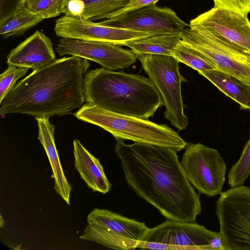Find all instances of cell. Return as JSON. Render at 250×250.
Returning a JSON list of instances; mask_svg holds the SVG:
<instances>
[{
	"label": "cell",
	"instance_id": "cell-1",
	"mask_svg": "<svg viewBox=\"0 0 250 250\" xmlns=\"http://www.w3.org/2000/svg\"><path fill=\"white\" fill-rule=\"evenodd\" d=\"M116 141L115 153L133 191L167 219L195 222L202 211L200 197L187 179L177 152L167 147Z\"/></svg>",
	"mask_w": 250,
	"mask_h": 250
},
{
	"label": "cell",
	"instance_id": "cell-2",
	"mask_svg": "<svg viewBox=\"0 0 250 250\" xmlns=\"http://www.w3.org/2000/svg\"><path fill=\"white\" fill-rule=\"evenodd\" d=\"M89 65L88 60L71 56L33 70L3 100L0 114L50 118L71 114L85 101L83 82Z\"/></svg>",
	"mask_w": 250,
	"mask_h": 250
},
{
	"label": "cell",
	"instance_id": "cell-3",
	"mask_svg": "<svg viewBox=\"0 0 250 250\" xmlns=\"http://www.w3.org/2000/svg\"><path fill=\"white\" fill-rule=\"evenodd\" d=\"M83 90L86 103L144 120L153 117L163 105L161 94L149 78L103 67L86 73Z\"/></svg>",
	"mask_w": 250,
	"mask_h": 250
},
{
	"label": "cell",
	"instance_id": "cell-4",
	"mask_svg": "<svg viewBox=\"0 0 250 250\" xmlns=\"http://www.w3.org/2000/svg\"><path fill=\"white\" fill-rule=\"evenodd\" d=\"M74 115L78 120L104 129L115 139L167 147L177 152L188 145L177 132L167 125L117 114L94 104L86 103Z\"/></svg>",
	"mask_w": 250,
	"mask_h": 250
},
{
	"label": "cell",
	"instance_id": "cell-5",
	"mask_svg": "<svg viewBox=\"0 0 250 250\" xmlns=\"http://www.w3.org/2000/svg\"><path fill=\"white\" fill-rule=\"evenodd\" d=\"M136 56L161 94L165 117L179 130L186 129L188 120L184 113L181 84L186 80L179 71V62L170 55L142 53Z\"/></svg>",
	"mask_w": 250,
	"mask_h": 250
},
{
	"label": "cell",
	"instance_id": "cell-6",
	"mask_svg": "<svg viewBox=\"0 0 250 250\" xmlns=\"http://www.w3.org/2000/svg\"><path fill=\"white\" fill-rule=\"evenodd\" d=\"M87 221L80 239L119 250L137 249L148 229L144 222L106 209L94 208L88 215Z\"/></svg>",
	"mask_w": 250,
	"mask_h": 250
},
{
	"label": "cell",
	"instance_id": "cell-7",
	"mask_svg": "<svg viewBox=\"0 0 250 250\" xmlns=\"http://www.w3.org/2000/svg\"><path fill=\"white\" fill-rule=\"evenodd\" d=\"M215 207L225 249L250 250V188L242 185L223 192Z\"/></svg>",
	"mask_w": 250,
	"mask_h": 250
},
{
	"label": "cell",
	"instance_id": "cell-8",
	"mask_svg": "<svg viewBox=\"0 0 250 250\" xmlns=\"http://www.w3.org/2000/svg\"><path fill=\"white\" fill-rule=\"evenodd\" d=\"M180 37L208 59L217 69L250 86V54L208 32L193 27L185 28L180 34Z\"/></svg>",
	"mask_w": 250,
	"mask_h": 250
},
{
	"label": "cell",
	"instance_id": "cell-9",
	"mask_svg": "<svg viewBox=\"0 0 250 250\" xmlns=\"http://www.w3.org/2000/svg\"><path fill=\"white\" fill-rule=\"evenodd\" d=\"M181 164L186 177L200 194L220 195L227 166L219 151L201 143L188 144Z\"/></svg>",
	"mask_w": 250,
	"mask_h": 250
},
{
	"label": "cell",
	"instance_id": "cell-10",
	"mask_svg": "<svg viewBox=\"0 0 250 250\" xmlns=\"http://www.w3.org/2000/svg\"><path fill=\"white\" fill-rule=\"evenodd\" d=\"M142 242L191 249L226 250L219 232L195 222L167 219L152 228H148Z\"/></svg>",
	"mask_w": 250,
	"mask_h": 250
},
{
	"label": "cell",
	"instance_id": "cell-11",
	"mask_svg": "<svg viewBox=\"0 0 250 250\" xmlns=\"http://www.w3.org/2000/svg\"><path fill=\"white\" fill-rule=\"evenodd\" d=\"M101 25L153 35L180 34L188 26L172 9L152 4L99 22Z\"/></svg>",
	"mask_w": 250,
	"mask_h": 250
},
{
	"label": "cell",
	"instance_id": "cell-12",
	"mask_svg": "<svg viewBox=\"0 0 250 250\" xmlns=\"http://www.w3.org/2000/svg\"><path fill=\"white\" fill-rule=\"evenodd\" d=\"M189 26L208 32L243 52L250 54V21L246 15L213 7L192 20Z\"/></svg>",
	"mask_w": 250,
	"mask_h": 250
},
{
	"label": "cell",
	"instance_id": "cell-13",
	"mask_svg": "<svg viewBox=\"0 0 250 250\" xmlns=\"http://www.w3.org/2000/svg\"><path fill=\"white\" fill-rule=\"evenodd\" d=\"M60 56L71 55L86 59L114 70L125 69L136 62V54L132 50L112 43L62 38L55 47Z\"/></svg>",
	"mask_w": 250,
	"mask_h": 250
},
{
	"label": "cell",
	"instance_id": "cell-14",
	"mask_svg": "<svg viewBox=\"0 0 250 250\" xmlns=\"http://www.w3.org/2000/svg\"><path fill=\"white\" fill-rule=\"evenodd\" d=\"M57 36L62 38L99 41L125 45L128 42L153 35L147 32L104 26L79 17L64 15L56 21Z\"/></svg>",
	"mask_w": 250,
	"mask_h": 250
},
{
	"label": "cell",
	"instance_id": "cell-15",
	"mask_svg": "<svg viewBox=\"0 0 250 250\" xmlns=\"http://www.w3.org/2000/svg\"><path fill=\"white\" fill-rule=\"evenodd\" d=\"M56 60L51 40L37 31L10 52L7 63L33 71Z\"/></svg>",
	"mask_w": 250,
	"mask_h": 250
},
{
	"label": "cell",
	"instance_id": "cell-16",
	"mask_svg": "<svg viewBox=\"0 0 250 250\" xmlns=\"http://www.w3.org/2000/svg\"><path fill=\"white\" fill-rule=\"evenodd\" d=\"M35 119L38 126V139L45 151L53 172L54 189L69 205L72 188L63 172L56 147L54 136L55 126L50 122L49 117H37Z\"/></svg>",
	"mask_w": 250,
	"mask_h": 250
},
{
	"label": "cell",
	"instance_id": "cell-17",
	"mask_svg": "<svg viewBox=\"0 0 250 250\" xmlns=\"http://www.w3.org/2000/svg\"><path fill=\"white\" fill-rule=\"evenodd\" d=\"M73 153L75 167L87 187L94 192L104 194L109 192L111 184L99 159L91 154L78 139L73 141Z\"/></svg>",
	"mask_w": 250,
	"mask_h": 250
},
{
	"label": "cell",
	"instance_id": "cell-18",
	"mask_svg": "<svg viewBox=\"0 0 250 250\" xmlns=\"http://www.w3.org/2000/svg\"><path fill=\"white\" fill-rule=\"evenodd\" d=\"M130 0H65L62 13L92 21L108 19Z\"/></svg>",
	"mask_w": 250,
	"mask_h": 250
},
{
	"label": "cell",
	"instance_id": "cell-19",
	"mask_svg": "<svg viewBox=\"0 0 250 250\" xmlns=\"http://www.w3.org/2000/svg\"><path fill=\"white\" fill-rule=\"evenodd\" d=\"M228 97L237 102L242 109L250 110V86L218 69L199 73Z\"/></svg>",
	"mask_w": 250,
	"mask_h": 250
},
{
	"label": "cell",
	"instance_id": "cell-20",
	"mask_svg": "<svg viewBox=\"0 0 250 250\" xmlns=\"http://www.w3.org/2000/svg\"><path fill=\"white\" fill-rule=\"evenodd\" d=\"M181 40L180 34L149 36L127 42L125 46L136 54H152L172 56L173 52Z\"/></svg>",
	"mask_w": 250,
	"mask_h": 250
},
{
	"label": "cell",
	"instance_id": "cell-21",
	"mask_svg": "<svg viewBox=\"0 0 250 250\" xmlns=\"http://www.w3.org/2000/svg\"><path fill=\"white\" fill-rule=\"evenodd\" d=\"M44 20L24 7L12 18L0 25V34L3 38L20 35Z\"/></svg>",
	"mask_w": 250,
	"mask_h": 250
},
{
	"label": "cell",
	"instance_id": "cell-22",
	"mask_svg": "<svg viewBox=\"0 0 250 250\" xmlns=\"http://www.w3.org/2000/svg\"><path fill=\"white\" fill-rule=\"evenodd\" d=\"M172 56L179 62L185 63L198 73L217 69L208 59L181 40L174 48Z\"/></svg>",
	"mask_w": 250,
	"mask_h": 250
},
{
	"label": "cell",
	"instance_id": "cell-23",
	"mask_svg": "<svg viewBox=\"0 0 250 250\" xmlns=\"http://www.w3.org/2000/svg\"><path fill=\"white\" fill-rule=\"evenodd\" d=\"M250 175V138L246 144L240 158L228 173L230 188L243 185Z\"/></svg>",
	"mask_w": 250,
	"mask_h": 250
},
{
	"label": "cell",
	"instance_id": "cell-24",
	"mask_svg": "<svg viewBox=\"0 0 250 250\" xmlns=\"http://www.w3.org/2000/svg\"><path fill=\"white\" fill-rule=\"evenodd\" d=\"M65 0H25L24 7L44 19L59 16Z\"/></svg>",
	"mask_w": 250,
	"mask_h": 250
},
{
	"label": "cell",
	"instance_id": "cell-25",
	"mask_svg": "<svg viewBox=\"0 0 250 250\" xmlns=\"http://www.w3.org/2000/svg\"><path fill=\"white\" fill-rule=\"evenodd\" d=\"M28 68L9 65L0 75V104L7 95L14 89L16 82L24 76Z\"/></svg>",
	"mask_w": 250,
	"mask_h": 250
},
{
	"label": "cell",
	"instance_id": "cell-26",
	"mask_svg": "<svg viewBox=\"0 0 250 250\" xmlns=\"http://www.w3.org/2000/svg\"><path fill=\"white\" fill-rule=\"evenodd\" d=\"M25 0H0V25L24 7Z\"/></svg>",
	"mask_w": 250,
	"mask_h": 250
},
{
	"label": "cell",
	"instance_id": "cell-27",
	"mask_svg": "<svg viewBox=\"0 0 250 250\" xmlns=\"http://www.w3.org/2000/svg\"><path fill=\"white\" fill-rule=\"evenodd\" d=\"M214 7H220L247 16L250 12V0H213Z\"/></svg>",
	"mask_w": 250,
	"mask_h": 250
},
{
	"label": "cell",
	"instance_id": "cell-28",
	"mask_svg": "<svg viewBox=\"0 0 250 250\" xmlns=\"http://www.w3.org/2000/svg\"><path fill=\"white\" fill-rule=\"evenodd\" d=\"M159 0H130L125 7L114 13L108 19L119 16L133 10L155 4Z\"/></svg>",
	"mask_w": 250,
	"mask_h": 250
}]
</instances>
